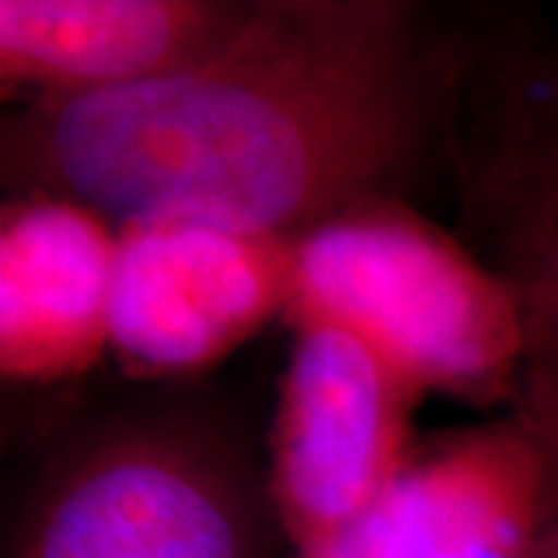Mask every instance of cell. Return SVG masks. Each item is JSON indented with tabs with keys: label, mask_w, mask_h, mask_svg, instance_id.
<instances>
[{
	"label": "cell",
	"mask_w": 558,
	"mask_h": 558,
	"mask_svg": "<svg viewBox=\"0 0 558 558\" xmlns=\"http://www.w3.org/2000/svg\"><path fill=\"white\" fill-rule=\"evenodd\" d=\"M462 65V44L413 3L264 0L248 35L196 69L13 106L0 180L116 227L199 220L295 242L354 205L403 199L447 159Z\"/></svg>",
	"instance_id": "obj_1"
},
{
	"label": "cell",
	"mask_w": 558,
	"mask_h": 558,
	"mask_svg": "<svg viewBox=\"0 0 558 558\" xmlns=\"http://www.w3.org/2000/svg\"><path fill=\"white\" fill-rule=\"evenodd\" d=\"M292 248L289 317L339 323L418 398L519 407L531 344L519 299L469 245L407 199L339 211Z\"/></svg>",
	"instance_id": "obj_2"
},
{
	"label": "cell",
	"mask_w": 558,
	"mask_h": 558,
	"mask_svg": "<svg viewBox=\"0 0 558 558\" xmlns=\"http://www.w3.org/2000/svg\"><path fill=\"white\" fill-rule=\"evenodd\" d=\"M274 531L267 475L227 425L143 410L47 457L3 558H267Z\"/></svg>",
	"instance_id": "obj_3"
},
{
	"label": "cell",
	"mask_w": 558,
	"mask_h": 558,
	"mask_svg": "<svg viewBox=\"0 0 558 558\" xmlns=\"http://www.w3.org/2000/svg\"><path fill=\"white\" fill-rule=\"evenodd\" d=\"M478 255L527 326V388L558 398V44L465 50L447 159Z\"/></svg>",
	"instance_id": "obj_4"
},
{
	"label": "cell",
	"mask_w": 558,
	"mask_h": 558,
	"mask_svg": "<svg viewBox=\"0 0 558 558\" xmlns=\"http://www.w3.org/2000/svg\"><path fill=\"white\" fill-rule=\"evenodd\" d=\"M558 534V398L416 444L391 487L301 558H546Z\"/></svg>",
	"instance_id": "obj_5"
},
{
	"label": "cell",
	"mask_w": 558,
	"mask_h": 558,
	"mask_svg": "<svg viewBox=\"0 0 558 558\" xmlns=\"http://www.w3.org/2000/svg\"><path fill=\"white\" fill-rule=\"evenodd\" d=\"M267 444V494L295 558L311 556L376 502L403 472L418 395L339 323L289 317Z\"/></svg>",
	"instance_id": "obj_6"
},
{
	"label": "cell",
	"mask_w": 558,
	"mask_h": 558,
	"mask_svg": "<svg viewBox=\"0 0 558 558\" xmlns=\"http://www.w3.org/2000/svg\"><path fill=\"white\" fill-rule=\"evenodd\" d=\"M289 304V242L199 220L121 227L109 357L140 379H193Z\"/></svg>",
	"instance_id": "obj_7"
},
{
	"label": "cell",
	"mask_w": 558,
	"mask_h": 558,
	"mask_svg": "<svg viewBox=\"0 0 558 558\" xmlns=\"http://www.w3.org/2000/svg\"><path fill=\"white\" fill-rule=\"evenodd\" d=\"M264 0H0V94L13 106L168 78L248 35Z\"/></svg>",
	"instance_id": "obj_8"
},
{
	"label": "cell",
	"mask_w": 558,
	"mask_h": 558,
	"mask_svg": "<svg viewBox=\"0 0 558 558\" xmlns=\"http://www.w3.org/2000/svg\"><path fill=\"white\" fill-rule=\"evenodd\" d=\"M121 227L81 202L7 193L0 208V376L47 388L109 357Z\"/></svg>",
	"instance_id": "obj_9"
},
{
	"label": "cell",
	"mask_w": 558,
	"mask_h": 558,
	"mask_svg": "<svg viewBox=\"0 0 558 558\" xmlns=\"http://www.w3.org/2000/svg\"><path fill=\"white\" fill-rule=\"evenodd\" d=\"M546 558H558V534H556V539H553V546H549V556Z\"/></svg>",
	"instance_id": "obj_10"
}]
</instances>
